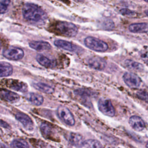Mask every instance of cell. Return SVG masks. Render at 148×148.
<instances>
[{
	"label": "cell",
	"mask_w": 148,
	"mask_h": 148,
	"mask_svg": "<svg viewBox=\"0 0 148 148\" xmlns=\"http://www.w3.org/2000/svg\"><path fill=\"white\" fill-rule=\"evenodd\" d=\"M25 20L32 24H43L47 20V14L38 5L28 3L24 5L22 9Z\"/></svg>",
	"instance_id": "cell-1"
},
{
	"label": "cell",
	"mask_w": 148,
	"mask_h": 148,
	"mask_svg": "<svg viewBox=\"0 0 148 148\" xmlns=\"http://www.w3.org/2000/svg\"><path fill=\"white\" fill-rule=\"evenodd\" d=\"M57 31L66 37H74L78 32V28L73 23L67 21H59L56 24Z\"/></svg>",
	"instance_id": "cell-2"
},
{
	"label": "cell",
	"mask_w": 148,
	"mask_h": 148,
	"mask_svg": "<svg viewBox=\"0 0 148 148\" xmlns=\"http://www.w3.org/2000/svg\"><path fill=\"white\" fill-rule=\"evenodd\" d=\"M84 43L88 49L98 52H104L108 49V44L104 41L93 36H87L84 39Z\"/></svg>",
	"instance_id": "cell-3"
},
{
	"label": "cell",
	"mask_w": 148,
	"mask_h": 148,
	"mask_svg": "<svg viewBox=\"0 0 148 148\" xmlns=\"http://www.w3.org/2000/svg\"><path fill=\"white\" fill-rule=\"evenodd\" d=\"M57 114L58 117L65 124L72 126L75 124V121L71 112L65 106H60L57 108Z\"/></svg>",
	"instance_id": "cell-4"
},
{
	"label": "cell",
	"mask_w": 148,
	"mask_h": 148,
	"mask_svg": "<svg viewBox=\"0 0 148 148\" xmlns=\"http://www.w3.org/2000/svg\"><path fill=\"white\" fill-rule=\"evenodd\" d=\"M3 56L10 60H19L24 56V51L17 47L10 46L5 49L2 53Z\"/></svg>",
	"instance_id": "cell-5"
},
{
	"label": "cell",
	"mask_w": 148,
	"mask_h": 148,
	"mask_svg": "<svg viewBox=\"0 0 148 148\" xmlns=\"http://www.w3.org/2000/svg\"><path fill=\"white\" fill-rule=\"evenodd\" d=\"M98 109L101 112L108 116L115 115V109L110 100L108 99H101L98 103Z\"/></svg>",
	"instance_id": "cell-6"
},
{
	"label": "cell",
	"mask_w": 148,
	"mask_h": 148,
	"mask_svg": "<svg viewBox=\"0 0 148 148\" xmlns=\"http://www.w3.org/2000/svg\"><path fill=\"white\" fill-rule=\"evenodd\" d=\"M123 79L125 84L131 88H137L141 84L140 78L136 74L131 72H125Z\"/></svg>",
	"instance_id": "cell-7"
},
{
	"label": "cell",
	"mask_w": 148,
	"mask_h": 148,
	"mask_svg": "<svg viewBox=\"0 0 148 148\" xmlns=\"http://www.w3.org/2000/svg\"><path fill=\"white\" fill-rule=\"evenodd\" d=\"M16 119L20 121L27 130L31 131L34 128V123L31 119L26 114L22 112H17L16 115Z\"/></svg>",
	"instance_id": "cell-8"
},
{
	"label": "cell",
	"mask_w": 148,
	"mask_h": 148,
	"mask_svg": "<svg viewBox=\"0 0 148 148\" xmlns=\"http://www.w3.org/2000/svg\"><path fill=\"white\" fill-rule=\"evenodd\" d=\"M54 43L57 47L69 51L76 53L77 51H79V49L77 46L75 45L72 42H70L69 41H66L65 40L57 39L54 41Z\"/></svg>",
	"instance_id": "cell-9"
},
{
	"label": "cell",
	"mask_w": 148,
	"mask_h": 148,
	"mask_svg": "<svg viewBox=\"0 0 148 148\" xmlns=\"http://www.w3.org/2000/svg\"><path fill=\"white\" fill-rule=\"evenodd\" d=\"M88 65L96 70H103L106 66V61L99 57H92L89 58L88 60Z\"/></svg>",
	"instance_id": "cell-10"
},
{
	"label": "cell",
	"mask_w": 148,
	"mask_h": 148,
	"mask_svg": "<svg viewBox=\"0 0 148 148\" xmlns=\"http://www.w3.org/2000/svg\"><path fill=\"white\" fill-rule=\"evenodd\" d=\"M0 98L12 103L16 102L20 99V97L17 94L5 89L0 90Z\"/></svg>",
	"instance_id": "cell-11"
},
{
	"label": "cell",
	"mask_w": 148,
	"mask_h": 148,
	"mask_svg": "<svg viewBox=\"0 0 148 148\" xmlns=\"http://www.w3.org/2000/svg\"><path fill=\"white\" fill-rule=\"evenodd\" d=\"M129 124L131 127L137 131L143 130L145 127V124L142 119L138 116H132L129 119Z\"/></svg>",
	"instance_id": "cell-12"
},
{
	"label": "cell",
	"mask_w": 148,
	"mask_h": 148,
	"mask_svg": "<svg viewBox=\"0 0 148 148\" xmlns=\"http://www.w3.org/2000/svg\"><path fill=\"white\" fill-rule=\"evenodd\" d=\"M128 29L132 33H146L148 32V23H133L129 25Z\"/></svg>",
	"instance_id": "cell-13"
},
{
	"label": "cell",
	"mask_w": 148,
	"mask_h": 148,
	"mask_svg": "<svg viewBox=\"0 0 148 148\" xmlns=\"http://www.w3.org/2000/svg\"><path fill=\"white\" fill-rule=\"evenodd\" d=\"M29 45L32 49L39 51L49 50L51 47L49 43L42 40L31 41L29 43Z\"/></svg>",
	"instance_id": "cell-14"
},
{
	"label": "cell",
	"mask_w": 148,
	"mask_h": 148,
	"mask_svg": "<svg viewBox=\"0 0 148 148\" xmlns=\"http://www.w3.org/2000/svg\"><path fill=\"white\" fill-rule=\"evenodd\" d=\"M36 58L39 64L46 68H52L56 66L57 64L54 60H51L42 54H38Z\"/></svg>",
	"instance_id": "cell-15"
},
{
	"label": "cell",
	"mask_w": 148,
	"mask_h": 148,
	"mask_svg": "<svg viewBox=\"0 0 148 148\" xmlns=\"http://www.w3.org/2000/svg\"><path fill=\"white\" fill-rule=\"evenodd\" d=\"M25 98L31 103L36 106L42 105L44 100L43 97L41 95L34 92H30L27 94L25 95Z\"/></svg>",
	"instance_id": "cell-16"
},
{
	"label": "cell",
	"mask_w": 148,
	"mask_h": 148,
	"mask_svg": "<svg viewBox=\"0 0 148 148\" xmlns=\"http://www.w3.org/2000/svg\"><path fill=\"white\" fill-rule=\"evenodd\" d=\"M8 86L17 91H20V92H26L27 91V85L22 82H20L19 80H12L10 81L9 83Z\"/></svg>",
	"instance_id": "cell-17"
},
{
	"label": "cell",
	"mask_w": 148,
	"mask_h": 148,
	"mask_svg": "<svg viewBox=\"0 0 148 148\" xmlns=\"http://www.w3.org/2000/svg\"><path fill=\"white\" fill-rule=\"evenodd\" d=\"M13 73V67L8 62L0 61V77H7Z\"/></svg>",
	"instance_id": "cell-18"
},
{
	"label": "cell",
	"mask_w": 148,
	"mask_h": 148,
	"mask_svg": "<svg viewBox=\"0 0 148 148\" xmlns=\"http://www.w3.org/2000/svg\"><path fill=\"white\" fill-rule=\"evenodd\" d=\"M32 86L35 88L39 91L43 92L46 94H51L54 91V88L46 83L42 82H36L32 84Z\"/></svg>",
	"instance_id": "cell-19"
},
{
	"label": "cell",
	"mask_w": 148,
	"mask_h": 148,
	"mask_svg": "<svg viewBox=\"0 0 148 148\" xmlns=\"http://www.w3.org/2000/svg\"><path fill=\"white\" fill-rule=\"evenodd\" d=\"M124 65L129 69L135 71H141L144 68L143 66L140 63L129 59L124 61Z\"/></svg>",
	"instance_id": "cell-20"
},
{
	"label": "cell",
	"mask_w": 148,
	"mask_h": 148,
	"mask_svg": "<svg viewBox=\"0 0 148 148\" xmlns=\"http://www.w3.org/2000/svg\"><path fill=\"white\" fill-rule=\"evenodd\" d=\"M80 146L81 148H103L102 144L95 139H88L83 141Z\"/></svg>",
	"instance_id": "cell-21"
},
{
	"label": "cell",
	"mask_w": 148,
	"mask_h": 148,
	"mask_svg": "<svg viewBox=\"0 0 148 148\" xmlns=\"http://www.w3.org/2000/svg\"><path fill=\"white\" fill-rule=\"evenodd\" d=\"M68 140L71 143L75 146H80L83 142L82 136L79 134L74 132H71L69 134Z\"/></svg>",
	"instance_id": "cell-22"
},
{
	"label": "cell",
	"mask_w": 148,
	"mask_h": 148,
	"mask_svg": "<svg viewBox=\"0 0 148 148\" xmlns=\"http://www.w3.org/2000/svg\"><path fill=\"white\" fill-rule=\"evenodd\" d=\"M11 147L12 148H29L27 142L20 139L13 140L11 143Z\"/></svg>",
	"instance_id": "cell-23"
},
{
	"label": "cell",
	"mask_w": 148,
	"mask_h": 148,
	"mask_svg": "<svg viewBox=\"0 0 148 148\" xmlns=\"http://www.w3.org/2000/svg\"><path fill=\"white\" fill-rule=\"evenodd\" d=\"M40 130L42 134L46 138H49L53 134V130L51 127L46 123H43L41 124Z\"/></svg>",
	"instance_id": "cell-24"
},
{
	"label": "cell",
	"mask_w": 148,
	"mask_h": 148,
	"mask_svg": "<svg viewBox=\"0 0 148 148\" xmlns=\"http://www.w3.org/2000/svg\"><path fill=\"white\" fill-rule=\"evenodd\" d=\"M10 1L8 0H2L0 1V13L3 14L8 10Z\"/></svg>",
	"instance_id": "cell-25"
},
{
	"label": "cell",
	"mask_w": 148,
	"mask_h": 148,
	"mask_svg": "<svg viewBox=\"0 0 148 148\" xmlns=\"http://www.w3.org/2000/svg\"><path fill=\"white\" fill-rule=\"evenodd\" d=\"M136 96L138 98L148 103V91L146 90H140L136 92Z\"/></svg>",
	"instance_id": "cell-26"
},
{
	"label": "cell",
	"mask_w": 148,
	"mask_h": 148,
	"mask_svg": "<svg viewBox=\"0 0 148 148\" xmlns=\"http://www.w3.org/2000/svg\"><path fill=\"white\" fill-rule=\"evenodd\" d=\"M102 27L104 29L106 30H111L114 27V24L113 21L111 20H105L102 23Z\"/></svg>",
	"instance_id": "cell-27"
},
{
	"label": "cell",
	"mask_w": 148,
	"mask_h": 148,
	"mask_svg": "<svg viewBox=\"0 0 148 148\" xmlns=\"http://www.w3.org/2000/svg\"><path fill=\"white\" fill-rule=\"evenodd\" d=\"M120 13L121 14L127 16H134L135 14V13L128 9H121L120 10Z\"/></svg>",
	"instance_id": "cell-28"
},
{
	"label": "cell",
	"mask_w": 148,
	"mask_h": 148,
	"mask_svg": "<svg viewBox=\"0 0 148 148\" xmlns=\"http://www.w3.org/2000/svg\"><path fill=\"white\" fill-rule=\"evenodd\" d=\"M0 126L3 127V128H8L9 127V124L6 123L5 121H3L2 120H0Z\"/></svg>",
	"instance_id": "cell-29"
},
{
	"label": "cell",
	"mask_w": 148,
	"mask_h": 148,
	"mask_svg": "<svg viewBox=\"0 0 148 148\" xmlns=\"http://www.w3.org/2000/svg\"><path fill=\"white\" fill-rule=\"evenodd\" d=\"M0 148H8V147L4 145H2L1 146H0Z\"/></svg>",
	"instance_id": "cell-30"
},
{
	"label": "cell",
	"mask_w": 148,
	"mask_h": 148,
	"mask_svg": "<svg viewBox=\"0 0 148 148\" xmlns=\"http://www.w3.org/2000/svg\"><path fill=\"white\" fill-rule=\"evenodd\" d=\"M145 14L148 16V9H147V10H146L145 11Z\"/></svg>",
	"instance_id": "cell-31"
},
{
	"label": "cell",
	"mask_w": 148,
	"mask_h": 148,
	"mask_svg": "<svg viewBox=\"0 0 148 148\" xmlns=\"http://www.w3.org/2000/svg\"><path fill=\"white\" fill-rule=\"evenodd\" d=\"M146 148H148V141H147V143H146Z\"/></svg>",
	"instance_id": "cell-32"
},
{
	"label": "cell",
	"mask_w": 148,
	"mask_h": 148,
	"mask_svg": "<svg viewBox=\"0 0 148 148\" xmlns=\"http://www.w3.org/2000/svg\"><path fill=\"white\" fill-rule=\"evenodd\" d=\"M1 43L0 42V50H1Z\"/></svg>",
	"instance_id": "cell-33"
}]
</instances>
